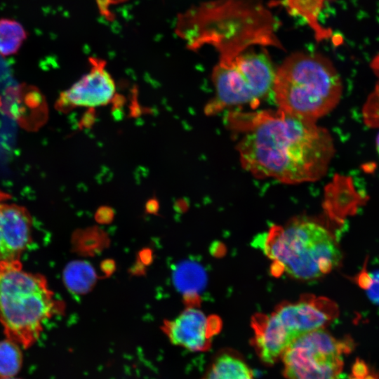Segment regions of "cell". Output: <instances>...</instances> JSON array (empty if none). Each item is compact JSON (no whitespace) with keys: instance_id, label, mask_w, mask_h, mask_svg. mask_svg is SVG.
Instances as JSON below:
<instances>
[{"instance_id":"6da1fadb","label":"cell","mask_w":379,"mask_h":379,"mask_svg":"<svg viewBox=\"0 0 379 379\" xmlns=\"http://www.w3.org/2000/svg\"><path fill=\"white\" fill-rule=\"evenodd\" d=\"M232 124L243 131L237 144L241 164L257 178L314 182L326 174L334 154L326 129L279 109L244 114Z\"/></svg>"},{"instance_id":"7a4b0ae2","label":"cell","mask_w":379,"mask_h":379,"mask_svg":"<svg viewBox=\"0 0 379 379\" xmlns=\"http://www.w3.org/2000/svg\"><path fill=\"white\" fill-rule=\"evenodd\" d=\"M271 20L256 0H218L180 13L175 32L190 50L209 44L231 53L252 44L280 46Z\"/></svg>"},{"instance_id":"3957f363","label":"cell","mask_w":379,"mask_h":379,"mask_svg":"<svg viewBox=\"0 0 379 379\" xmlns=\"http://www.w3.org/2000/svg\"><path fill=\"white\" fill-rule=\"evenodd\" d=\"M63 310L43 275L25 270L20 260L0 262V323L6 338L29 347L44 321Z\"/></svg>"},{"instance_id":"277c9868","label":"cell","mask_w":379,"mask_h":379,"mask_svg":"<svg viewBox=\"0 0 379 379\" xmlns=\"http://www.w3.org/2000/svg\"><path fill=\"white\" fill-rule=\"evenodd\" d=\"M342 82L332 62L317 53H295L276 69L273 92L278 109L317 120L339 102Z\"/></svg>"},{"instance_id":"5b68a950","label":"cell","mask_w":379,"mask_h":379,"mask_svg":"<svg viewBox=\"0 0 379 379\" xmlns=\"http://www.w3.org/2000/svg\"><path fill=\"white\" fill-rule=\"evenodd\" d=\"M259 246L275 271L299 280L318 279L339 264L341 253L331 233L307 220L276 227L261 236Z\"/></svg>"},{"instance_id":"8992f818","label":"cell","mask_w":379,"mask_h":379,"mask_svg":"<svg viewBox=\"0 0 379 379\" xmlns=\"http://www.w3.org/2000/svg\"><path fill=\"white\" fill-rule=\"evenodd\" d=\"M276 74L265 50L246 51L230 58H219L212 72L215 96L205 107L214 115L234 106L258 104L272 95Z\"/></svg>"},{"instance_id":"52a82bcc","label":"cell","mask_w":379,"mask_h":379,"mask_svg":"<svg viewBox=\"0 0 379 379\" xmlns=\"http://www.w3.org/2000/svg\"><path fill=\"white\" fill-rule=\"evenodd\" d=\"M348 340H338L317 329L294 340L281 355L286 379H339Z\"/></svg>"},{"instance_id":"ba28073f","label":"cell","mask_w":379,"mask_h":379,"mask_svg":"<svg viewBox=\"0 0 379 379\" xmlns=\"http://www.w3.org/2000/svg\"><path fill=\"white\" fill-rule=\"evenodd\" d=\"M336 309L326 299L307 298L280 305L270 317L291 341L311 331L324 328L335 316Z\"/></svg>"},{"instance_id":"9c48e42d","label":"cell","mask_w":379,"mask_h":379,"mask_svg":"<svg viewBox=\"0 0 379 379\" xmlns=\"http://www.w3.org/2000/svg\"><path fill=\"white\" fill-rule=\"evenodd\" d=\"M89 62L88 72L60 94L56 103L59 109L65 112L79 107H100L114 99L115 84L106 69V62L93 57Z\"/></svg>"},{"instance_id":"30bf717a","label":"cell","mask_w":379,"mask_h":379,"mask_svg":"<svg viewBox=\"0 0 379 379\" xmlns=\"http://www.w3.org/2000/svg\"><path fill=\"white\" fill-rule=\"evenodd\" d=\"M220 327L218 319H209L201 310L190 307L165 321L163 330L174 345L199 352L210 348L211 338Z\"/></svg>"},{"instance_id":"8fae6325","label":"cell","mask_w":379,"mask_h":379,"mask_svg":"<svg viewBox=\"0 0 379 379\" xmlns=\"http://www.w3.org/2000/svg\"><path fill=\"white\" fill-rule=\"evenodd\" d=\"M32 238V218L15 204L0 202V262L20 260Z\"/></svg>"},{"instance_id":"7c38bea8","label":"cell","mask_w":379,"mask_h":379,"mask_svg":"<svg viewBox=\"0 0 379 379\" xmlns=\"http://www.w3.org/2000/svg\"><path fill=\"white\" fill-rule=\"evenodd\" d=\"M204 379H253V375L240 355L224 351L215 358Z\"/></svg>"},{"instance_id":"4fadbf2b","label":"cell","mask_w":379,"mask_h":379,"mask_svg":"<svg viewBox=\"0 0 379 379\" xmlns=\"http://www.w3.org/2000/svg\"><path fill=\"white\" fill-rule=\"evenodd\" d=\"M27 38V32L18 21L0 18V56L8 57L18 53Z\"/></svg>"},{"instance_id":"5bb4252c","label":"cell","mask_w":379,"mask_h":379,"mask_svg":"<svg viewBox=\"0 0 379 379\" xmlns=\"http://www.w3.org/2000/svg\"><path fill=\"white\" fill-rule=\"evenodd\" d=\"M325 0H286L288 10L293 15L303 18L314 29L317 39L330 36V32L324 29L318 22L319 14Z\"/></svg>"},{"instance_id":"9a60e30c","label":"cell","mask_w":379,"mask_h":379,"mask_svg":"<svg viewBox=\"0 0 379 379\" xmlns=\"http://www.w3.org/2000/svg\"><path fill=\"white\" fill-rule=\"evenodd\" d=\"M63 280L68 289L74 293H82L90 290L95 282V276L89 265L75 261L65 267Z\"/></svg>"},{"instance_id":"2e32d148","label":"cell","mask_w":379,"mask_h":379,"mask_svg":"<svg viewBox=\"0 0 379 379\" xmlns=\"http://www.w3.org/2000/svg\"><path fill=\"white\" fill-rule=\"evenodd\" d=\"M20 346L8 338L0 341V378L14 377L20 371L22 354Z\"/></svg>"},{"instance_id":"e0dca14e","label":"cell","mask_w":379,"mask_h":379,"mask_svg":"<svg viewBox=\"0 0 379 379\" xmlns=\"http://www.w3.org/2000/svg\"><path fill=\"white\" fill-rule=\"evenodd\" d=\"M204 274L197 265L187 263L181 265L175 274V281L177 286L182 291L190 292L200 288Z\"/></svg>"},{"instance_id":"ac0fdd59","label":"cell","mask_w":379,"mask_h":379,"mask_svg":"<svg viewBox=\"0 0 379 379\" xmlns=\"http://www.w3.org/2000/svg\"><path fill=\"white\" fill-rule=\"evenodd\" d=\"M363 117L368 126L379 127V81L364 105Z\"/></svg>"},{"instance_id":"d6986e66","label":"cell","mask_w":379,"mask_h":379,"mask_svg":"<svg viewBox=\"0 0 379 379\" xmlns=\"http://www.w3.org/2000/svg\"><path fill=\"white\" fill-rule=\"evenodd\" d=\"M368 277L371 281H368L369 286L366 287L368 293L373 300L379 302V274H373V277Z\"/></svg>"},{"instance_id":"ffe728a7","label":"cell","mask_w":379,"mask_h":379,"mask_svg":"<svg viewBox=\"0 0 379 379\" xmlns=\"http://www.w3.org/2000/svg\"><path fill=\"white\" fill-rule=\"evenodd\" d=\"M367 368L366 365L361 361H357L354 366L353 374L354 376L359 378H362L366 376Z\"/></svg>"},{"instance_id":"44dd1931","label":"cell","mask_w":379,"mask_h":379,"mask_svg":"<svg viewBox=\"0 0 379 379\" xmlns=\"http://www.w3.org/2000/svg\"><path fill=\"white\" fill-rule=\"evenodd\" d=\"M371 67L375 75L379 78V55L373 58Z\"/></svg>"},{"instance_id":"7402d4cb","label":"cell","mask_w":379,"mask_h":379,"mask_svg":"<svg viewBox=\"0 0 379 379\" xmlns=\"http://www.w3.org/2000/svg\"><path fill=\"white\" fill-rule=\"evenodd\" d=\"M376 148H377L378 153L379 154V133L376 138Z\"/></svg>"},{"instance_id":"603a6c76","label":"cell","mask_w":379,"mask_h":379,"mask_svg":"<svg viewBox=\"0 0 379 379\" xmlns=\"http://www.w3.org/2000/svg\"><path fill=\"white\" fill-rule=\"evenodd\" d=\"M0 379H18V378H15L14 377H8V378H0Z\"/></svg>"}]
</instances>
